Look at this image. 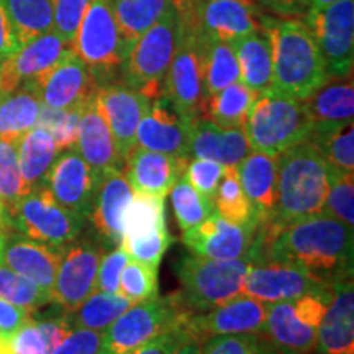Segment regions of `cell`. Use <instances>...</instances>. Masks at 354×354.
Listing matches in <instances>:
<instances>
[{"label":"cell","mask_w":354,"mask_h":354,"mask_svg":"<svg viewBox=\"0 0 354 354\" xmlns=\"http://www.w3.org/2000/svg\"><path fill=\"white\" fill-rule=\"evenodd\" d=\"M353 227L320 212L284 227L259 223L248 253L253 264H294L333 286L353 276Z\"/></svg>","instance_id":"obj_1"},{"label":"cell","mask_w":354,"mask_h":354,"mask_svg":"<svg viewBox=\"0 0 354 354\" xmlns=\"http://www.w3.org/2000/svg\"><path fill=\"white\" fill-rule=\"evenodd\" d=\"M272 46V91L305 100L330 81L315 38L302 19L261 15Z\"/></svg>","instance_id":"obj_2"},{"label":"cell","mask_w":354,"mask_h":354,"mask_svg":"<svg viewBox=\"0 0 354 354\" xmlns=\"http://www.w3.org/2000/svg\"><path fill=\"white\" fill-rule=\"evenodd\" d=\"M328 185V162L320 149L310 141L290 146L277 156L276 209L261 223L284 227L290 221L320 214Z\"/></svg>","instance_id":"obj_3"},{"label":"cell","mask_w":354,"mask_h":354,"mask_svg":"<svg viewBox=\"0 0 354 354\" xmlns=\"http://www.w3.org/2000/svg\"><path fill=\"white\" fill-rule=\"evenodd\" d=\"M179 13L180 37L167 69L162 97L190 120H196L202 117L209 97L205 91L207 35L202 32L194 8Z\"/></svg>","instance_id":"obj_4"},{"label":"cell","mask_w":354,"mask_h":354,"mask_svg":"<svg viewBox=\"0 0 354 354\" xmlns=\"http://www.w3.org/2000/svg\"><path fill=\"white\" fill-rule=\"evenodd\" d=\"M253 259L250 253L238 259H209L202 256H184L177 264L180 300L192 313L209 312L227 300L243 294L248 271Z\"/></svg>","instance_id":"obj_5"},{"label":"cell","mask_w":354,"mask_h":354,"mask_svg":"<svg viewBox=\"0 0 354 354\" xmlns=\"http://www.w3.org/2000/svg\"><path fill=\"white\" fill-rule=\"evenodd\" d=\"M312 131L302 100L268 91L256 97L245 125L251 149L279 156L290 146L307 141Z\"/></svg>","instance_id":"obj_6"},{"label":"cell","mask_w":354,"mask_h":354,"mask_svg":"<svg viewBox=\"0 0 354 354\" xmlns=\"http://www.w3.org/2000/svg\"><path fill=\"white\" fill-rule=\"evenodd\" d=\"M180 37V13L171 7L127 53L122 64L125 86L148 99L162 97L165 79Z\"/></svg>","instance_id":"obj_7"},{"label":"cell","mask_w":354,"mask_h":354,"mask_svg":"<svg viewBox=\"0 0 354 354\" xmlns=\"http://www.w3.org/2000/svg\"><path fill=\"white\" fill-rule=\"evenodd\" d=\"M190 313L179 294L131 305L104 331L99 354H131L165 331L184 325Z\"/></svg>","instance_id":"obj_8"},{"label":"cell","mask_w":354,"mask_h":354,"mask_svg":"<svg viewBox=\"0 0 354 354\" xmlns=\"http://www.w3.org/2000/svg\"><path fill=\"white\" fill-rule=\"evenodd\" d=\"M333 289H323L295 300L268 305L264 333L268 339L289 354H310L317 349L318 326Z\"/></svg>","instance_id":"obj_9"},{"label":"cell","mask_w":354,"mask_h":354,"mask_svg":"<svg viewBox=\"0 0 354 354\" xmlns=\"http://www.w3.org/2000/svg\"><path fill=\"white\" fill-rule=\"evenodd\" d=\"M71 50L86 63L99 86L109 84V79L122 71L125 46L110 0H91Z\"/></svg>","instance_id":"obj_10"},{"label":"cell","mask_w":354,"mask_h":354,"mask_svg":"<svg viewBox=\"0 0 354 354\" xmlns=\"http://www.w3.org/2000/svg\"><path fill=\"white\" fill-rule=\"evenodd\" d=\"M13 230L43 245L66 248L81 236L86 218L55 201L44 185L25 194L10 212Z\"/></svg>","instance_id":"obj_11"},{"label":"cell","mask_w":354,"mask_h":354,"mask_svg":"<svg viewBox=\"0 0 354 354\" xmlns=\"http://www.w3.org/2000/svg\"><path fill=\"white\" fill-rule=\"evenodd\" d=\"M315 38L330 79L353 76L354 63V0L310 10L304 19Z\"/></svg>","instance_id":"obj_12"},{"label":"cell","mask_w":354,"mask_h":354,"mask_svg":"<svg viewBox=\"0 0 354 354\" xmlns=\"http://www.w3.org/2000/svg\"><path fill=\"white\" fill-rule=\"evenodd\" d=\"M105 251H109L97 234L76 238L64 248L57 268L51 302L66 313L74 312L79 305L95 292L97 272Z\"/></svg>","instance_id":"obj_13"},{"label":"cell","mask_w":354,"mask_h":354,"mask_svg":"<svg viewBox=\"0 0 354 354\" xmlns=\"http://www.w3.org/2000/svg\"><path fill=\"white\" fill-rule=\"evenodd\" d=\"M30 86L37 91L41 105L55 110L84 109L99 88L91 69L73 50Z\"/></svg>","instance_id":"obj_14"},{"label":"cell","mask_w":354,"mask_h":354,"mask_svg":"<svg viewBox=\"0 0 354 354\" xmlns=\"http://www.w3.org/2000/svg\"><path fill=\"white\" fill-rule=\"evenodd\" d=\"M268 317V304L240 294L218 307L202 313H190L184 326L192 338L203 343L218 335H263Z\"/></svg>","instance_id":"obj_15"},{"label":"cell","mask_w":354,"mask_h":354,"mask_svg":"<svg viewBox=\"0 0 354 354\" xmlns=\"http://www.w3.org/2000/svg\"><path fill=\"white\" fill-rule=\"evenodd\" d=\"M95 100L113 136L118 158L125 166L127 158L136 146V130L151 99L125 84L110 82L99 86Z\"/></svg>","instance_id":"obj_16"},{"label":"cell","mask_w":354,"mask_h":354,"mask_svg":"<svg viewBox=\"0 0 354 354\" xmlns=\"http://www.w3.org/2000/svg\"><path fill=\"white\" fill-rule=\"evenodd\" d=\"M331 287L305 269L286 263H254L248 271L243 294L261 302L274 304L295 300Z\"/></svg>","instance_id":"obj_17"},{"label":"cell","mask_w":354,"mask_h":354,"mask_svg":"<svg viewBox=\"0 0 354 354\" xmlns=\"http://www.w3.org/2000/svg\"><path fill=\"white\" fill-rule=\"evenodd\" d=\"M43 185L64 209L88 220L95 197L97 179L91 166L76 149H66L56 156Z\"/></svg>","instance_id":"obj_18"},{"label":"cell","mask_w":354,"mask_h":354,"mask_svg":"<svg viewBox=\"0 0 354 354\" xmlns=\"http://www.w3.org/2000/svg\"><path fill=\"white\" fill-rule=\"evenodd\" d=\"M194 120L185 117L166 97L153 99L136 130V146L148 151L189 158Z\"/></svg>","instance_id":"obj_19"},{"label":"cell","mask_w":354,"mask_h":354,"mask_svg":"<svg viewBox=\"0 0 354 354\" xmlns=\"http://www.w3.org/2000/svg\"><path fill=\"white\" fill-rule=\"evenodd\" d=\"M69 50V44L53 30L20 46L0 64V92L33 84L59 63Z\"/></svg>","instance_id":"obj_20"},{"label":"cell","mask_w":354,"mask_h":354,"mask_svg":"<svg viewBox=\"0 0 354 354\" xmlns=\"http://www.w3.org/2000/svg\"><path fill=\"white\" fill-rule=\"evenodd\" d=\"M258 227H240L230 223L214 212L209 218L196 227L185 230L183 243L194 254L209 259L243 258L253 245Z\"/></svg>","instance_id":"obj_21"},{"label":"cell","mask_w":354,"mask_h":354,"mask_svg":"<svg viewBox=\"0 0 354 354\" xmlns=\"http://www.w3.org/2000/svg\"><path fill=\"white\" fill-rule=\"evenodd\" d=\"M133 190L122 169L110 171L97 184L94 203L88 220L94 225L97 238L107 250L120 245L123 218L133 198Z\"/></svg>","instance_id":"obj_22"},{"label":"cell","mask_w":354,"mask_h":354,"mask_svg":"<svg viewBox=\"0 0 354 354\" xmlns=\"http://www.w3.org/2000/svg\"><path fill=\"white\" fill-rule=\"evenodd\" d=\"M187 162L189 158L148 151L135 146L127 158L123 172L135 194L165 198L184 176Z\"/></svg>","instance_id":"obj_23"},{"label":"cell","mask_w":354,"mask_h":354,"mask_svg":"<svg viewBox=\"0 0 354 354\" xmlns=\"http://www.w3.org/2000/svg\"><path fill=\"white\" fill-rule=\"evenodd\" d=\"M64 248L33 241L24 234L8 233L3 246V264L51 294Z\"/></svg>","instance_id":"obj_24"},{"label":"cell","mask_w":354,"mask_h":354,"mask_svg":"<svg viewBox=\"0 0 354 354\" xmlns=\"http://www.w3.org/2000/svg\"><path fill=\"white\" fill-rule=\"evenodd\" d=\"M333 297L317 335L320 354H354V286L353 276L333 282Z\"/></svg>","instance_id":"obj_25"},{"label":"cell","mask_w":354,"mask_h":354,"mask_svg":"<svg viewBox=\"0 0 354 354\" xmlns=\"http://www.w3.org/2000/svg\"><path fill=\"white\" fill-rule=\"evenodd\" d=\"M74 149L91 166L97 184L107 172L115 169L123 171V162L118 158L113 136L97 105L95 97L82 109Z\"/></svg>","instance_id":"obj_26"},{"label":"cell","mask_w":354,"mask_h":354,"mask_svg":"<svg viewBox=\"0 0 354 354\" xmlns=\"http://www.w3.org/2000/svg\"><path fill=\"white\" fill-rule=\"evenodd\" d=\"M198 25L207 37L232 43L261 28L254 0H205L196 10Z\"/></svg>","instance_id":"obj_27"},{"label":"cell","mask_w":354,"mask_h":354,"mask_svg":"<svg viewBox=\"0 0 354 354\" xmlns=\"http://www.w3.org/2000/svg\"><path fill=\"white\" fill-rule=\"evenodd\" d=\"M251 151L245 128H220L198 117L192 123L189 158L212 159L225 167H234Z\"/></svg>","instance_id":"obj_28"},{"label":"cell","mask_w":354,"mask_h":354,"mask_svg":"<svg viewBox=\"0 0 354 354\" xmlns=\"http://www.w3.org/2000/svg\"><path fill=\"white\" fill-rule=\"evenodd\" d=\"M236 176L259 223L268 220L277 203V158L251 149L236 165Z\"/></svg>","instance_id":"obj_29"},{"label":"cell","mask_w":354,"mask_h":354,"mask_svg":"<svg viewBox=\"0 0 354 354\" xmlns=\"http://www.w3.org/2000/svg\"><path fill=\"white\" fill-rule=\"evenodd\" d=\"M330 81L302 100L312 130H333L346 123H353L354 115V87L353 76L346 81Z\"/></svg>","instance_id":"obj_30"},{"label":"cell","mask_w":354,"mask_h":354,"mask_svg":"<svg viewBox=\"0 0 354 354\" xmlns=\"http://www.w3.org/2000/svg\"><path fill=\"white\" fill-rule=\"evenodd\" d=\"M230 44L240 66L241 82L256 94L271 91L274 84L272 46L263 26L253 33L233 39Z\"/></svg>","instance_id":"obj_31"},{"label":"cell","mask_w":354,"mask_h":354,"mask_svg":"<svg viewBox=\"0 0 354 354\" xmlns=\"http://www.w3.org/2000/svg\"><path fill=\"white\" fill-rule=\"evenodd\" d=\"M53 136L41 127H35L19 141V165L24 196L41 187L57 156Z\"/></svg>","instance_id":"obj_32"},{"label":"cell","mask_w":354,"mask_h":354,"mask_svg":"<svg viewBox=\"0 0 354 354\" xmlns=\"http://www.w3.org/2000/svg\"><path fill=\"white\" fill-rule=\"evenodd\" d=\"M39 110L41 100L30 84L0 92V140L20 141L37 127Z\"/></svg>","instance_id":"obj_33"},{"label":"cell","mask_w":354,"mask_h":354,"mask_svg":"<svg viewBox=\"0 0 354 354\" xmlns=\"http://www.w3.org/2000/svg\"><path fill=\"white\" fill-rule=\"evenodd\" d=\"M110 3L115 24L125 46V56L133 44L171 7H174L172 0H110Z\"/></svg>","instance_id":"obj_34"},{"label":"cell","mask_w":354,"mask_h":354,"mask_svg":"<svg viewBox=\"0 0 354 354\" xmlns=\"http://www.w3.org/2000/svg\"><path fill=\"white\" fill-rule=\"evenodd\" d=\"M258 95L241 81L234 82L207 97L202 118L220 128H245L248 113Z\"/></svg>","instance_id":"obj_35"},{"label":"cell","mask_w":354,"mask_h":354,"mask_svg":"<svg viewBox=\"0 0 354 354\" xmlns=\"http://www.w3.org/2000/svg\"><path fill=\"white\" fill-rule=\"evenodd\" d=\"M2 6L19 48L53 30L51 0H2Z\"/></svg>","instance_id":"obj_36"},{"label":"cell","mask_w":354,"mask_h":354,"mask_svg":"<svg viewBox=\"0 0 354 354\" xmlns=\"http://www.w3.org/2000/svg\"><path fill=\"white\" fill-rule=\"evenodd\" d=\"M131 302L120 294L95 290L86 302L68 313L71 328H87L104 333L122 313L131 307Z\"/></svg>","instance_id":"obj_37"},{"label":"cell","mask_w":354,"mask_h":354,"mask_svg":"<svg viewBox=\"0 0 354 354\" xmlns=\"http://www.w3.org/2000/svg\"><path fill=\"white\" fill-rule=\"evenodd\" d=\"M214 209L221 218L240 227H258V215L243 192L236 176V166L227 167L214 197Z\"/></svg>","instance_id":"obj_38"},{"label":"cell","mask_w":354,"mask_h":354,"mask_svg":"<svg viewBox=\"0 0 354 354\" xmlns=\"http://www.w3.org/2000/svg\"><path fill=\"white\" fill-rule=\"evenodd\" d=\"M241 81L240 66L232 44L207 37L205 56V91L207 95Z\"/></svg>","instance_id":"obj_39"},{"label":"cell","mask_w":354,"mask_h":354,"mask_svg":"<svg viewBox=\"0 0 354 354\" xmlns=\"http://www.w3.org/2000/svg\"><path fill=\"white\" fill-rule=\"evenodd\" d=\"M307 141L320 149L328 166L354 172L353 123H346V125L333 128V130H312Z\"/></svg>","instance_id":"obj_40"},{"label":"cell","mask_w":354,"mask_h":354,"mask_svg":"<svg viewBox=\"0 0 354 354\" xmlns=\"http://www.w3.org/2000/svg\"><path fill=\"white\" fill-rule=\"evenodd\" d=\"M171 203L174 216L183 232L202 223L214 214V202L190 185L184 176L171 189Z\"/></svg>","instance_id":"obj_41"},{"label":"cell","mask_w":354,"mask_h":354,"mask_svg":"<svg viewBox=\"0 0 354 354\" xmlns=\"http://www.w3.org/2000/svg\"><path fill=\"white\" fill-rule=\"evenodd\" d=\"M166 225V203L162 197L133 194L123 218V236H136Z\"/></svg>","instance_id":"obj_42"},{"label":"cell","mask_w":354,"mask_h":354,"mask_svg":"<svg viewBox=\"0 0 354 354\" xmlns=\"http://www.w3.org/2000/svg\"><path fill=\"white\" fill-rule=\"evenodd\" d=\"M328 194L323 210L326 215L343 221L348 227L354 225V172L328 166Z\"/></svg>","instance_id":"obj_43"},{"label":"cell","mask_w":354,"mask_h":354,"mask_svg":"<svg viewBox=\"0 0 354 354\" xmlns=\"http://www.w3.org/2000/svg\"><path fill=\"white\" fill-rule=\"evenodd\" d=\"M158 269L140 261L128 259L118 281V294L130 300L133 305L156 297L159 295Z\"/></svg>","instance_id":"obj_44"},{"label":"cell","mask_w":354,"mask_h":354,"mask_svg":"<svg viewBox=\"0 0 354 354\" xmlns=\"http://www.w3.org/2000/svg\"><path fill=\"white\" fill-rule=\"evenodd\" d=\"M0 299L7 300L13 305L35 310L51 302V294L7 266H0Z\"/></svg>","instance_id":"obj_45"},{"label":"cell","mask_w":354,"mask_h":354,"mask_svg":"<svg viewBox=\"0 0 354 354\" xmlns=\"http://www.w3.org/2000/svg\"><path fill=\"white\" fill-rule=\"evenodd\" d=\"M172 241L174 238L171 236L167 225H161L148 233L136 234V236H122L120 246L130 259L159 268L162 256L167 248L172 245Z\"/></svg>","instance_id":"obj_46"},{"label":"cell","mask_w":354,"mask_h":354,"mask_svg":"<svg viewBox=\"0 0 354 354\" xmlns=\"http://www.w3.org/2000/svg\"><path fill=\"white\" fill-rule=\"evenodd\" d=\"M24 196L19 165V141L0 140V203L10 214Z\"/></svg>","instance_id":"obj_47"},{"label":"cell","mask_w":354,"mask_h":354,"mask_svg":"<svg viewBox=\"0 0 354 354\" xmlns=\"http://www.w3.org/2000/svg\"><path fill=\"white\" fill-rule=\"evenodd\" d=\"M81 112L82 109L55 110L41 105L37 125L44 128L53 136L57 151H66L76 146Z\"/></svg>","instance_id":"obj_48"},{"label":"cell","mask_w":354,"mask_h":354,"mask_svg":"<svg viewBox=\"0 0 354 354\" xmlns=\"http://www.w3.org/2000/svg\"><path fill=\"white\" fill-rule=\"evenodd\" d=\"M91 0H51L53 32H56L66 43L73 44L81 20Z\"/></svg>","instance_id":"obj_49"},{"label":"cell","mask_w":354,"mask_h":354,"mask_svg":"<svg viewBox=\"0 0 354 354\" xmlns=\"http://www.w3.org/2000/svg\"><path fill=\"white\" fill-rule=\"evenodd\" d=\"M225 167L220 162L212 161V159L194 158L187 162V167L184 171V179L192 185L197 192L207 198L214 197L216 187H218L221 177L225 174Z\"/></svg>","instance_id":"obj_50"},{"label":"cell","mask_w":354,"mask_h":354,"mask_svg":"<svg viewBox=\"0 0 354 354\" xmlns=\"http://www.w3.org/2000/svg\"><path fill=\"white\" fill-rule=\"evenodd\" d=\"M261 335H218L202 343L201 354H256Z\"/></svg>","instance_id":"obj_51"},{"label":"cell","mask_w":354,"mask_h":354,"mask_svg":"<svg viewBox=\"0 0 354 354\" xmlns=\"http://www.w3.org/2000/svg\"><path fill=\"white\" fill-rule=\"evenodd\" d=\"M128 259L130 258H128V254L123 251L120 245L113 248V250H109V253H105L100 261L95 290L118 294V281H120L122 269L125 268Z\"/></svg>","instance_id":"obj_52"},{"label":"cell","mask_w":354,"mask_h":354,"mask_svg":"<svg viewBox=\"0 0 354 354\" xmlns=\"http://www.w3.org/2000/svg\"><path fill=\"white\" fill-rule=\"evenodd\" d=\"M104 333L87 328H74L53 349L51 354H99Z\"/></svg>","instance_id":"obj_53"},{"label":"cell","mask_w":354,"mask_h":354,"mask_svg":"<svg viewBox=\"0 0 354 354\" xmlns=\"http://www.w3.org/2000/svg\"><path fill=\"white\" fill-rule=\"evenodd\" d=\"M192 338L184 325L176 326V328L167 330L161 333L151 342L145 343L143 346L135 349L131 354H172L180 344Z\"/></svg>","instance_id":"obj_54"},{"label":"cell","mask_w":354,"mask_h":354,"mask_svg":"<svg viewBox=\"0 0 354 354\" xmlns=\"http://www.w3.org/2000/svg\"><path fill=\"white\" fill-rule=\"evenodd\" d=\"M13 354H50L39 330L35 325L33 317L26 325L12 335Z\"/></svg>","instance_id":"obj_55"},{"label":"cell","mask_w":354,"mask_h":354,"mask_svg":"<svg viewBox=\"0 0 354 354\" xmlns=\"http://www.w3.org/2000/svg\"><path fill=\"white\" fill-rule=\"evenodd\" d=\"M32 310L0 299V335L12 336L32 320Z\"/></svg>","instance_id":"obj_56"},{"label":"cell","mask_w":354,"mask_h":354,"mask_svg":"<svg viewBox=\"0 0 354 354\" xmlns=\"http://www.w3.org/2000/svg\"><path fill=\"white\" fill-rule=\"evenodd\" d=\"M256 3L263 6L266 10L282 15L284 19H305V15L312 8V0H256Z\"/></svg>","instance_id":"obj_57"},{"label":"cell","mask_w":354,"mask_h":354,"mask_svg":"<svg viewBox=\"0 0 354 354\" xmlns=\"http://www.w3.org/2000/svg\"><path fill=\"white\" fill-rule=\"evenodd\" d=\"M17 50H19V44L13 38L10 21H8L6 8H3L2 0H0V64L7 61Z\"/></svg>","instance_id":"obj_58"},{"label":"cell","mask_w":354,"mask_h":354,"mask_svg":"<svg viewBox=\"0 0 354 354\" xmlns=\"http://www.w3.org/2000/svg\"><path fill=\"white\" fill-rule=\"evenodd\" d=\"M202 342H198L196 338H190L187 342L180 344L172 354H201Z\"/></svg>","instance_id":"obj_59"},{"label":"cell","mask_w":354,"mask_h":354,"mask_svg":"<svg viewBox=\"0 0 354 354\" xmlns=\"http://www.w3.org/2000/svg\"><path fill=\"white\" fill-rule=\"evenodd\" d=\"M256 354H289L286 351H282L281 348H277L276 344L269 342V339H263L261 338V343H259V348Z\"/></svg>","instance_id":"obj_60"},{"label":"cell","mask_w":354,"mask_h":354,"mask_svg":"<svg viewBox=\"0 0 354 354\" xmlns=\"http://www.w3.org/2000/svg\"><path fill=\"white\" fill-rule=\"evenodd\" d=\"M12 218H10V214H8V210L6 207L0 203V232L2 233H12Z\"/></svg>","instance_id":"obj_61"},{"label":"cell","mask_w":354,"mask_h":354,"mask_svg":"<svg viewBox=\"0 0 354 354\" xmlns=\"http://www.w3.org/2000/svg\"><path fill=\"white\" fill-rule=\"evenodd\" d=\"M336 2H339V0H312V8H310V10H318V8L330 7Z\"/></svg>","instance_id":"obj_62"},{"label":"cell","mask_w":354,"mask_h":354,"mask_svg":"<svg viewBox=\"0 0 354 354\" xmlns=\"http://www.w3.org/2000/svg\"><path fill=\"white\" fill-rule=\"evenodd\" d=\"M172 2H174V6L179 12H185V10H189L190 7H192L190 0H172Z\"/></svg>","instance_id":"obj_63"},{"label":"cell","mask_w":354,"mask_h":354,"mask_svg":"<svg viewBox=\"0 0 354 354\" xmlns=\"http://www.w3.org/2000/svg\"><path fill=\"white\" fill-rule=\"evenodd\" d=\"M6 236L7 233L0 232V266L3 264V246H6Z\"/></svg>","instance_id":"obj_64"}]
</instances>
